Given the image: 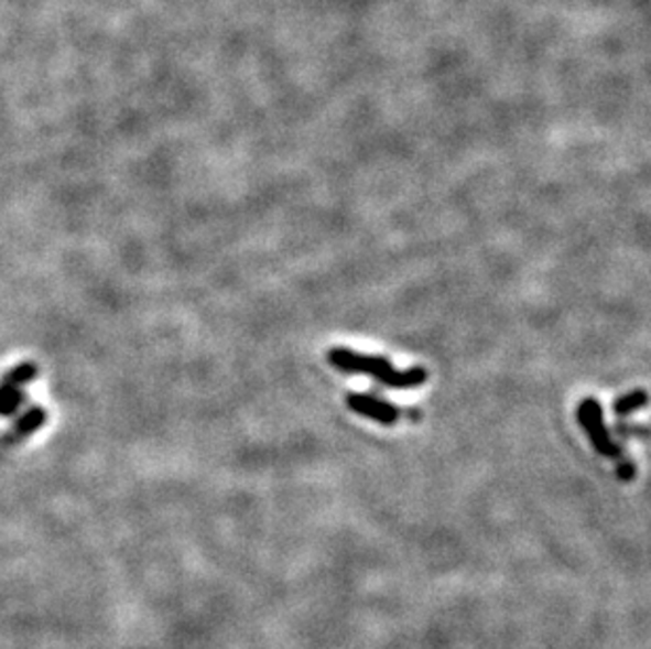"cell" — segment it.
I'll list each match as a JSON object with an SVG mask.
<instances>
[{"label": "cell", "mask_w": 651, "mask_h": 649, "mask_svg": "<svg viewBox=\"0 0 651 649\" xmlns=\"http://www.w3.org/2000/svg\"><path fill=\"white\" fill-rule=\"evenodd\" d=\"M346 405H348V409H352L355 413H359L367 420H373V422H378L382 426H392L401 418L399 408H394L392 403H388L384 399H378V397H371V394H365V392H350L346 397Z\"/></svg>", "instance_id": "cell-3"}, {"label": "cell", "mask_w": 651, "mask_h": 649, "mask_svg": "<svg viewBox=\"0 0 651 649\" xmlns=\"http://www.w3.org/2000/svg\"><path fill=\"white\" fill-rule=\"evenodd\" d=\"M47 422V411L43 408H32L24 418L18 422V434L25 436V434H32L34 431H39L43 424Z\"/></svg>", "instance_id": "cell-6"}, {"label": "cell", "mask_w": 651, "mask_h": 649, "mask_svg": "<svg viewBox=\"0 0 651 649\" xmlns=\"http://www.w3.org/2000/svg\"><path fill=\"white\" fill-rule=\"evenodd\" d=\"M36 378V367L34 365H30V363H24V365H18L15 369H11L7 376H4V385L11 386H22L28 385V382H32Z\"/></svg>", "instance_id": "cell-7"}, {"label": "cell", "mask_w": 651, "mask_h": 649, "mask_svg": "<svg viewBox=\"0 0 651 649\" xmlns=\"http://www.w3.org/2000/svg\"><path fill=\"white\" fill-rule=\"evenodd\" d=\"M645 405H648V392L645 390H632V392H628L625 397L614 401V413L616 415H628V413H634V411H639Z\"/></svg>", "instance_id": "cell-4"}, {"label": "cell", "mask_w": 651, "mask_h": 649, "mask_svg": "<svg viewBox=\"0 0 651 649\" xmlns=\"http://www.w3.org/2000/svg\"><path fill=\"white\" fill-rule=\"evenodd\" d=\"M579 426L590 436L593 447L605 457L620 456V447L611 441L605 426L604 409L597 399H584L578 408Z\"/></svg>", "instance_id": "cell-2"}, {"label": "cell", "mask_w": 651, "mask_h": 649, "mask_svg": "<svg viewBox=\"0 0 651 649\" xmlns=\"http://www.w3.org/2000/svg\"><path fill=\"white\" fill-rule=\"evenodd\" d=\"M327 359L344 374H365L388 388H417V386L424 385L428 378L426 369H422V367L397 369L384 357L361 355V353H355L348 348H332L327 353Z\"/></svg>", "instance_id": "cell-1"}, {"label": "cell", "mask_w": 651, "mask_h": 649, "mask_svg": "<svg viewBox=\"0 0 651 649\" xmlns=\"http://www.w3.org/2000/svg\"><path fill=\"white\" fill-rule=\"evenodd\" d=\"M24 403L20 386L0 385V415H13Z\"/></svg>", "instance_id": "cell-5"}, {"label": "cell", "mask_w": 651, "mask_h": 649, "mask_svg": "<svg viewBox=\"0 0 651 649\" xmlns=\"http://www.w3.org/2000/svg\"><path fill=\"white\" fill-rule=\"evenodd\" d=\"M618 475H620L622 479H630V475H632V466H630V464H622L620 470H618Z\"/></svg>", "instance_id": "cell-8"}]
</instances>
